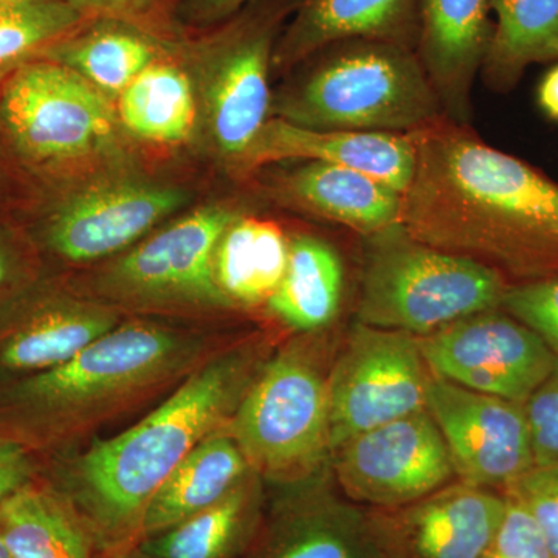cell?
<instances>
[{
  "mask_svg": "<svg viewBox=\"0 0 558 558\" xmlns=\"http://www.w3.org/2000/svg\"><path fill=\"white\" fill-rule=\"evenodd\" d=\"M416 170L403 193L400 227L414 240L498 260L546 279L558 271V185L449 124L414 132Z\"/></svg>",
  "mask_w": 558,
  "mask_h": 558,
  "instance_id": "cell-1",
  "label": "cell"
},
{
  "mask_svg": "<svg viewBox=\"0 0 558 558\" xmlns=\"http://www.w3.org/2000/svg\"><path fill=\"white\" fill-rule=\"evenodd\" d=\"M247 373V359L234 352L208 360L137 425L50 465L44 481L68 499L95 546L112 553L135 545L150 498L191 450L231 421Z\"/></svg>",
  "mask_w": 558,
  "mask_h": 558,
  "instance_id": "cell-2",
  "label": "cell"
},
{
  "mask_svg": "<svg viewBox=\"0 0 558 558\" xmlns=\"http://www.w3.org/2000/svg\"><path fill=\"white\" fill-rule=\"evenodd\" d=\"M204 349L161 326H116L61 365L0 381V438L38 457L58 450L83 428L178 379Z\"/></svg>",
  "mask_w": 558,
  "mask_h": 558,
  "instance_id": "cell-3",
  "label": "cell"
},
{
  "mask_svg": "<svg viewBox=\"0 0 558 558\" xmlns=\"http://www.w3.org/2000/svg\"><path fill=\"white\" fill-rule=\"evenodd\" d=\"M326 49L328 57L286 100L282 120L312 130L388 134L438 123L442 108L413 47L351 39Z\"/></svg>",
  "mask_w": 558,
  "mask_h": 558,
  "instance_id": "cell-4",
  "label": "cell"
},
{
  "mask_svg": "<svg viewBox=\"0 0 558 558\" xmlns=\"http://www.w3.org/2000/svg\"><path fill=\"white\" fill-rule=\"evenodd\" d=\"M377 234L363 270L360 325L424 337L501 307L509 288L499 271L414 240L400 223Z\"/></svg>",
  "mask_w": 558,
  "mask_h": 558,
  "instance_id": "cell-5",
  "label": "cell"
},
{
  "mask_svg": "<svg viewBox=\"0 0 558 558\" xmlns=\"http://www.w3.org/2000/svg\"><path fill=\"white\" fill-rule=\"evenodd\" d=\"M113 132L106 95L61 62H25L0 83V137L22 167L50 170L98 153Z\"/></svg>",
  "mask_w": 558,
  "mask_h": 558,
  "instance_id": "cell-6",
  "label": "cell"
},
{
  "mask_svg": "<svg viewBox=\"0 0 558 558\" xmlns=\"http://www.w3.org/2000/svg\"><path fill=\"white\" fill-rule=\"evenodd\" d=\"M230 422L248 468L301 478L330 451L328 377L303 352H282L250 381Z\"/></svg>",
  "mask_w": 558,
  "mask_h": 558,
  "instance_id": "cell-7",
  "label": "cell"
},
{
  "mask_svg": "<svg viewBox=\"0 0 558 558\" xmlns=\"http://www.w3.org/2000/svg\"><path fill=\"white\" fill-rule=\"evenodd\" d=\"M417 337L359 325L328 377L330 453L362 433L427 410Z\"/></svg>",
  "mask_w": 558,
  "mask_h": 558,
  "instance_id": "cell-8",
  "label": "cell"
},
{
  "mask_svg": "<svg viewBox=\"0 0 558 558\" xmlns=\"http://www.w3.org/2000/svg\"><path fill=\"white\" fill-rule=\"evenodd\" d=\"M417 341L429 373L519 403L531 398L557 360L535 330L497 310L469 315Z\"/></svg>",
  "mask_w": 558,
  "mask_h": 558,
  "instance_id": "cell-9",
  "label": "cell"
},
{
  "mask_svg": "<svg viewBox=\"0 0 558 558\" xmlns=\"http://www.w3.org/2000/svg\"><path fill=\"white\" fill-rule=\"evenodd\" d=\"M333 453L344 494L376 508L413 505L446 487L457 473L427 410L368 429Z\"/></svg>",
  "mask_w": 558,
  "mask_h": 558,
  "instance_id": "cell-10",
  "label": "cell"
},
{
  "mask_svg": "<svg viewBox=\"0 0 558 558\" xmlns=\"http://www.w3.org/2000/svg\"><path fill=\"white\" fill-rule=\"evenodd\" d=\"M427 411L464 483L509 488L534 468L523 403L481 395L432 374Z\"/></svg>",
  "mask_w": 558,
  "mask_h": 558,
  "instance_id": "cell-11",
  "label": "cell"
},
{
  "mask_svg": "<svg viewBox=\"0 0 558 558\" xmlns=\"http://www.w3.org/2000/svg\"><path fill=\"white\" fill-rule=\"evenodd\" d=\"M226 209L191 213L128 253L109 275V289L138 303L211 307L229 303L215 277V252L230 226Z\"/></svg>",
  "mask_w": 558,
  "mask_h": 558,
  "instance_id": "cell-12",
  "label": "cell"
},
{
  "mask_svg": "<svg viewBox=\"0 0 558 558\" xmlns=\"http://www.w3.org/2000/svg\"><path fill=\"white\" fill-rule=\"evenodd\" d=\"M185 201L183 193L142 183H116L76 194L44 213L32 241L58 258L86 263L120 252Z\"/></svg>",
  "mask_w": 558,
  "mask_h": 558,
  "instance_id": "cell-13",
  "label": "cell"
},
{
  "mask_svg": "<svg viewBox=\"0 0 558 558\" xmlns=\"http://www.w3.org/2000/svg\"><path fill=\"white\" fill-rule=\"evenodd\" d=\"M116 326L112 312L32 278L0 303V381L61 365Z\"/></svg>",
  "mask_w": 558,
  "mask_h": 558,
  "instance_id": "cell-14",
  "label": "cell"
},
{
  "mask_svg": "<svg viewBox=\"0 0 558 558\" xmlns=\"http://www.w3.org/2000/svg\"><path fill=\"white\" fill-rule=\"evenodd\" d=\"M399 509L371 523L381 558H483L506 495L462 481Z\"/></svg>",
  "mask_w": 558,
  "mask_h": 558,
  "instance_id": "cell-15",
  "label": "cell"
},
{
  "mask_svg": "<svg viewBox=\"0 0 558 558\" xmlns=\"http://www.w3.org/2000/svg\"><path fill=\"white\" fill-rule=\"evenodd\" d=\"M244 159L252 165L278 160L339 165L403 194L416 170V143L413 134L312 130L281 119L264 124Z\"/></svg>",
  "mask_w": 558,
  "mask_h": 558,
  "instance_id": "cell-16",
  "label": "cell"
},
{
  "mask_svg": "<svg viewBox=\"0 0 558 558\" xmlns=\"http://www.w3.org/2000/svg\"><path fill=\"white\" fill-rule=\"evenodd\" d=\"M490 0H422L416 53L454 123L472 110L473 81L492 38Z\"/></svg>",
  "mask_w": 558,
  "mask_h": 558,
  "instance_id": "cell-17",
  "label": "cell"
},
{
  "mask_svg": "<svg viewBox=\"0 0 558 558\" xmlns=\"http://www.w3.org/2000/svg\"><path fill=\"white\" fill-rule=\"evenodd\" d=\"M271 32L244 31L220 57L211 86V130L227 156L244 157L269 112Z\"/></svg>",
  "mask_w": 558,
  "mask_h": 558,
  "instance_id": "cell-18",
  "label": "cell"
},
{
  "mask_svg": "<svg viewBox=\"0 0 558 558\" xmlns=\"http://www.w3.org/2000/svg\"><path fill=\"white\" fill-rule=\"evenodd\" d=\"M422 0H306L277 60L296 62L332 44L385 40L416 49Z\"/></svg>",
  "mask_w": 558,
  "mask_h": 558,
  "instance_id": "cell-19",
  "label": "cell"
},
{
  "mask_svg": "<svg viewBox=\"0 0 558 558\" xmlns=\"http://www.w3.org/2000/svg\"><path fill=\"white\" fill-rule=\"evenodd\" d=\"M247 459L229 433L208 436L186 454L150 498L140 539L154 537L216 505L247 480Z\"/></svg>",
  "mask_w": 558,
  "mask_h": 558,
  "instance_id": "cell-20",
  "label": "cell"
},
{
  "mask_svg": "<svg viewBox=\"0 0 558 558\" xmlns=\"http://www.w3.org/2000/svg\"><path fill=\"white\" fill-rule=\"evenodd\" d=\"M255 558H381L373 524L329 498L282 509Z\"/></svg>",
  "mask_w": 558,
  "mask_h": 558,
  "instance_id": "cell-21",
  "label": "cell"
},
{
  "mask_svg": "<svg viewBox=\"0 0 558 558\" xmlns=\"http://www.w3.org/2000/svg\"><path fill=\"white\" fill-rule=\"evenodd\" d=\"M290 194L315 215L366 234L399 226L403 194L363 172L310 161L293 171Z\"/></svg>",
  "mask_w": 558,
  "mask_h": 558,
  "instance_id": "cell-22",
  "label": "cell"
},
{
  "mask_svg": "<svg viewBox=\"0 0 558 558\" xmlns=\"http://www.w3.org/2000/svg\"><path fill=\"white\" fill-rule=\"evenodd\" d=\"M0 537L14 558H94L89 529L40 476L0 505Z\"/></svg>",
  "mask_w": 558,
  "mask_h": 558,
  "instance_id": "cell-23",
  "label": "cell"
},
{
  "mask_svg": "<svg viewBox=\"0 0 558 558\" xmlns=\"http://www.w3.org/2000/svg\"><path fill=\"white\" fill-rule=\"evenodd\" d=\"M495 14L483 70L492 86L510 87L531 65L558 61V0H490Z\"/></svg>",
  "mask_w": 558,
  "mask_h": 558,
  "instance_id": "cell-24",
  "label": "cell"
},
{
  "mask_svg": "<svg viewBox=\"0 0 558 558\" xmlns=\"http://www.w3.org/2000/svg\"><path fill=\"white\" fill-rule=\"evenodd\" d=\"M289 244L275 223L231 220L215 252V277L227 300H269L288 269Z\"/></svg>",
  "mask_w": 558,
  "mask_h": 558,
  "instance_id": "cell-25",
  "label": "cell"
},
{
  "mask_svg": "<svg viewBox=\"0 0 558 558\" xmlns=\"http://www.w3.org/2000/svg\"><path fill=\"white\" fill-rule=\"evenodd\" d=\"M343 270L339 256L325 242L299 238L289 244L288 269L269 306L286 325L315 330L339 312Z\"/></svg>",
  "mask_w": 558,
  "mask_h": 558,
  "instance_id": "cell-26",
  "label": "cell"
},
{
  "mask_svg": "<svg viewBox=\"0 0 558 558\" xmlns=\"http://www.w3.org/2000/svg\"><path fill=\"white\" fill-rule=\"evenodd\" d=\"M255 520V490L244 480L216 505L142 539L140 548L150 558H230L248 537Z\"/></svg>",
  "mask_w": 558,
  "mask_h": 558,
  "instance_id": "cell-27",
  "label": "cell"
},
{
  "mask_svg": "<svg viewBox=\"0 0 558 558\" xmlns=\"http://www.w3.org/2000/svg\"><path fill=\"white\" fill-rule=\"evenodd\" d=\"M120 119L143 140L178 143L193 131L196 102L186 73L156 61L120 95Z\"/></svg>",
  "mask_w": 558,
  "mask_h": 558,
  "instance_id": "cell-28",
  "label": "cell"
},
{
  "mask_svg": "<svg viewBox=\"0 0 558 558\" xmlns=\"http://www.w3.org/2000/svg\"><path fill=\"white\" fill-rule=\"evenodd\" d=\"M78 72L105 95H121L148 65L157 61L156 47L146 36L106 25L75 35L43 54Z\"/></svg>",
  "mask_w": 558,
  "mask_h": 558,
  "instance_id": "cell-29",
  "label": "cell"
},
{
  "mask_svg": "<svg viewBox=\"0 0 558 558\" xmlns=\"http://www.w3.org/2000/svg\"><path fill=\"white\" fill-rule=\"evenodd\" d=\"M84 17L68 0H22L0 7V83L80 32Z\"/></svg>",
  "mask_w": 558,
  "mask_h": 558,
  "instance_id": "cell-30",
  "label": "cell"
},
{
  "mask_svg": "<svg viewBox=\"0 0 558 558\" xmlns=\"http://www.w3.org/2000/svg\"><path fill=\"white\" fill-rule=\"evenodd\" d=\"M501 307L535 330L558 357V277L509 288Z\"/></svg>",
  "mask_w": 558,
  "mask_h": 558,
  "instance_id": "cell-31",
  "label": "cell"
},
{
  "mask_svg": "<svg viewBox=\"0 0 558 558\" xmlns=\"http://www.w3.org/2000/svg\"><path fill=\"white\" fill-rule=\"evenodd\" d=\"M508 494L520 499L535 520L554 558H558V464L534 465Z\"/></svg>",
  "mask_w": 558,
  "mask_h": 558,
  "instance_id": "cell-32",
  "label": "cell"
},
{
  "mask_svg": "<svg viewBox=\"0 0 558 558\" xmlns=\"http://www.w3.org/2000/svg\"><path fill=\"white\" fill-rule=\"evenodd\" d=\"M483 558H554L523 502L506 494L501 523Z\"/></svg>",
  "mask_w": 558,
  "mask_h": 558,
  "instance_id": "cell-33",
  "label": "cell"
},
{
  "mask_svg": "<svg viewBox=\"0 0 558 558\" xmlns=\"http://www.w3.org/2000/svg\"><path fill=\"white\" fill-rule=\"evenodd\" d=\"M534 465L558 464V357L548 377L523 403Z\"/></svg>",
  "mask_w": 558,
  "mask_h": 558,
  "instance_id": "cell-34",
  "label": "cell"
},
{
  "mask_svg": "<svg viewBox=\"0 0 558 558\" xmlns=\"http://www.w3.org/2000/svg\"><path fill=\"white\" fill-rule=\"evenodd\" d=\"M39 476L38 454L13 440L0 438V505Z\"/></svg>",
  "mask_w": 558,
  "mask_h": 558,
  "instance_id": "cell-35",
  "label": "cell"
},
{
  "mask_svg": "<svg viewBox=\"0 0 558 558\" xmlns=\"http://www.w3.org/2000/svg\"><path fill=\"white\" fill-rule=\"evenodd\" d=\"M32 256L13 231L0 227V303L33 277Z\"/></svg>",
  "mask_w": 558,
  "mask_h": 558,
  "instance_id": "cell-36",
  "label": "cell"
},
{
  "mask_svg": "<svg viewBox=\"0 0 558 558\" xmlns=\"http://www.w3.org/2000/svg\"><path fill=\"white\" fill-rule=\"evenodd\" d=\"M86 16L106 17L131 24L146 22L159 9L160 0H68Z\"/></svg>",
  "mask_w": 558,
  "mask_h": 558,
  "instance_id": "cell-37",
  "label": "cell"
},
{
  "mask_svg": "<svg viewBox=\"0 0 558 558\" xmlns=\"http://www.w3.org/2000/svg\"><path fill=\"white\" fill-rule=\"evenodd\" d=\"M247 2L250 0H191V10L201 21H218Z\"/></svg>",
  "mask_w": 558,
  "mask_h": 558,
  "instance_id": "cell-38",
  "label": "cell"
},
{
  "mask_svg": "<svg viewBox=\"0 0 558 558\" xmlns=\"http://www.w3.org/2000/svg\"><path fill=\"white\" fill-rule=\"evenodd\" d=\"M538 105L545 116L558 121V61L543 76L538 86Z\"/></svg>",
  "mask_w": 558,
  "mask_h": 558,
  "instance_id": "cell-39",
  "label": "cell"
},
{
  "mask_svg": "<svg viewBox=\"0 0 558 558\" xmlns=\"http://www.w3.org/2000/svg\"><path fill=\"white\" fill-rule=\"evenodd\" d=\"M109 558H150L148 554L145 553L137 545L124 546V548L116 549L110 553Z\"/></svg>",
  "mask_w": 558,
  "mask_h": 558,
  "instance_id": "cell-40",
  "label": "cell"
},
{
  "mask_svg": "<svg viewBox=\"0 0 558 558\" xmlns=\"http://www.w3.org/2000/svg\"><path fill=\"white\" fill-rule=\"evenodd\" d=\"M0 558H14L10 549L7 548L5 542L0 537Z\"/></svg>",
  "mask_w": 558,
  "mask_h": 558,
  "instance_id": "cell-41",
  "label": "cell"
},
{
  "mask_svg": "<svg viewBox=\"0 0 558 558\" xmlns=\"http://www.w3.org/2000/svg\"><path fill=\"white\" fill-rule=\"evenodd\" d=\"M22 0H0V7L2 5H13V3H20Z\"/></svg>",
  "mask_w": 558,
  "mask_h": 558,
  "instance_id": "cell-42",
  "label": "cell"
}]
</instances>
